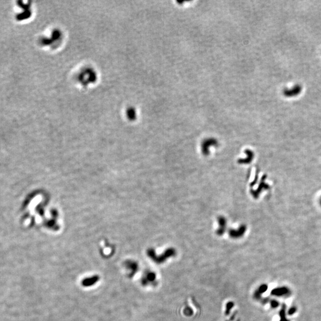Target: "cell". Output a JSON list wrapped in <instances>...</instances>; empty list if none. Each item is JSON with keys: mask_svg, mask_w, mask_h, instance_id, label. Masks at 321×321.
Returning <instances> with one entry per match:
<instances>
[{"mask_svg": "<svg viewBox=\"0 0 321 321\" xmlns=\"http://www.w3.org/2000/svg\"><path fill=\"white\" fill-rule=\"evenodd\" d=\"M246 153H247V157L244 159H240L238 161V163L240 164H247V163H249L251 162V161L253 159V156H254V154L252 151H249V150H247L246 151Z\"/></svg>", "mask_w": 321, "mask_h": 321, "instance_id": "7", "label": "cell"}, {"mask_svg": "<svg viewBox=\"0 0 321 321\" xmlns=\"http://www.w3.org/2000/svg\"><path fill=\"white\" fill-rule=\"evenodd\" d=\"M246 230V227L244 225H242L237 230H230L229 231V235L233 238H238L243 236Z\"/></svg>", "mask_w": 321, "mask_h": 321, "instance_id": "3", "label": "cell"}, {"mask_svg": "<svg viewBox=\"0 0 321 321\" xmlns=\"http://www.w3.org/2000/svg\"><path fill=\"white\" fill-rule=\"evenodd\" d=\"M148 254L153 260L155 261V262L161 264L164 262L168 258H169L172 256H174L176 254V251L174 248H169L167 249L161 255L157 257L155 255L156 254H155V252L152 249H151L148 251Z\"/></svg>", "mask_w": 321, "mask_h": 321, "instance_id": "1", "label": "cell"}, {"mask_svg": "<svg viewBox=\"0 0 321 321\" xmlns=\"http://www.w3.org/2000/svg\"><path fill=\"white\" fill-rule=\"evenodd\" d=\"M286 304H283L281 309L280 311V316L281 318V319L280 321H290L286 319Z\"/></svg>", "mask_w": 321, "mask_h": 321, "instance_id": "8", "label": "cell"}, {"mask_svg": "<svg viewBox=\"0 0 321 321\" xmlns=\"http://www.w3.org/2000/svg\"><path fill=\"white\" fill-rule=\"evenodd\" d=\"M218 145V141L214 138H208L203 140L201 145L202 152L204 155H208L209 153V147Z\"/></svg>", "mask_w": 321, "mask_h": 321, "instance_id": "2", "label": "cell"}, {"mask_svg": "<svg viewBox=\"0 0 321 321\" xmlns=\"http://www.w3.org/2000/svg\"><path fill=\"white\" fill-rule=\"evenodd\" d=\"M218 222L219 228L217 231V233L218 235L221 236L224 233L227 227V220L223 217H220L218 218Z\"/></svg>", "mask_w": 321, "mask_h": 321, "instance_id": "5", "label": "cell"}, {"mask_svg": "<svg viewBox=\"0 0 321 321\" xmlns=\"http://www.w3.org/2000/svg\"><path fill=\"white\" fill-rule=\"evenodd\" d=\"M268 286L267 284H262L258 288L254 293V297L256 300H261L262 294L267 291L268 290Z\"/></svg>", "mask_w": 321, "mask_h": 321, "instance_id": "6", "label": "cell"}, {"mask_svg": "<svg viewBox=\"0 0 321 321\" xmlns=\"http://www.w3.org/2000/svg\"><path fill=\"white\" fill-rule=\"evenodd\" d=\"M290 293V290L286 287L276 288L275 289H273L272 291L270 292V294L272 296H278V297L286 296Z\"/></svg>", "mask_w": 321, "mask_h": 321, "instance_id": "4", "label": "cell"}, {"mask_svg": "<svg viewBox=\"0 0 321 321\" xmlns=\"http://www.w3.org/2000/svg\"><path fill=\"white\" fill-rule=\"evenodd\" d=\"M234 306V303L233 302H229L228 303L227 305H226V311H225V313L227 315H228L230 310H231V309L233 308V307Z\"/></svg>", "mask_w": 321, "mask_h": 321, "instance_id": "11", "label": "cell"}, {"mask_svg": "<svg viewBox=\"0 0 321 321\" xmlns=\"http://www.w3.org/2000/svg\"><path fill=\"white\" fill-rule=\"evenodd\" d=\"M280 305L279 302L276 300H272L270 301V306L272 308H277Z\"/></svg>", "mask_w": 321, "mask_h": 321, "instance_id": "12", "label": "cell"}, {"mask_svg": "<svg viewBox=\"0 0 321 321\" xmlns=\"http://www.w3.org/2000/svg\"><path fill=\"white\" fill-rule=\"evenodd\" d=\"M156 278V275L153 272H149L146 277V281H145V283H147L148 282H152Z\"/></svg>", "mask_w": 321, "mask_h": 321, "instance_id": "9", "label": "cell"}, {"mask_svg": "<svg viewBox=\"0 0 321 321\" xmlns=\"http://www.w3.org/2000/svg\"><path fill=\"white\" fill-rule=\"evenodd\" d=\"M297 311V308L295 306L291 307L288 311V315H293L294 313H296Z\"/></svg>", "mask_w": 321, "mask_h": 321, "instance_id": "13", "label": "cell"}, {"mask_svg": "<svg viewBox=\"0 0 321 321\" xmlns=\"http://www.w3.org/2000/svg\"><path fill=\"white\" fill-rule=\"evenodd\" d=\"M184 313L185 315L186 316H190L192 315V314L193 313V311L192 310V309L189 307H187L184 310Z\"/></svg>", "mask_w": 321, "mask_h": 321, "instance_id": "10", "label": "cell"}]
</instances>
